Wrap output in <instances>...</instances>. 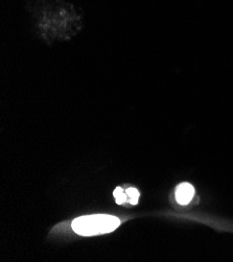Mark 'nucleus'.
<instances>
[{
  "label": "nucleus",
  "instance_id": "nucleus-1",
  "mask_svg": "<svg viewBox=\"0 0 233 262\" xmlns=\"http://www.w3.org/2000/svg\"><path fill=\"white\" fill-rule=\"evenodd\" d=\"M120 225L119 219L106 214H94L75 219L72 224V230L82 236H94V235L113 232Z\"/></svg>",
  "mask_w": 233,
  "mask_h": 262
},
{
  "label": "nucleus",
  "instance_id": "nucleus-2",
  "mask_svg": "<svg viewBox=\"0 0 233 262\" xmlns=\"http://www.w3.org/2000/svg\"><path fill=\"white\" fill-rule=\"evenodd\" d=\"M195 188L189 183H182L176 189V200L181 205H187L194 198Z\"/></svg>",
  "mask_w": 233,
  "mask_h": 262
},
{
  "label": "nucleus",
  "instance_id": "nucleus-3",
  "mask_svg": "<svg viewBox=\"0 0 233 262\" xmlns=\"http://www.w3.org/2000/svg\"><path fill=\"white\" fill-rule=\"evenodd\" d=\"M125 193L128 195V200L129 202H130V204L132 205H136L138 203V200H139V191L136 189V188H128L125 190Z\"/></svg>",
  "mask_w": 233,
  "mask_h": 262
},
{
  "label": "nucleus",
  "instance_id": "nucleus-4",
  "mask_svg": "<svg viewBox=\"0 0 233 262\" xmlns=\"http://www.w3.org/2000/svg\"><path fill=\"white\" fill-rule=\"evenodd\" d=\"M113 194H114V198H115L116 203L118 205H121V204H123V203H125L128 201V195H126L125 191H123V189L121 187L115 188Z\"/></svg>",
  "mask_w": 233,
  "mask_h": 262
}]
</instances>
